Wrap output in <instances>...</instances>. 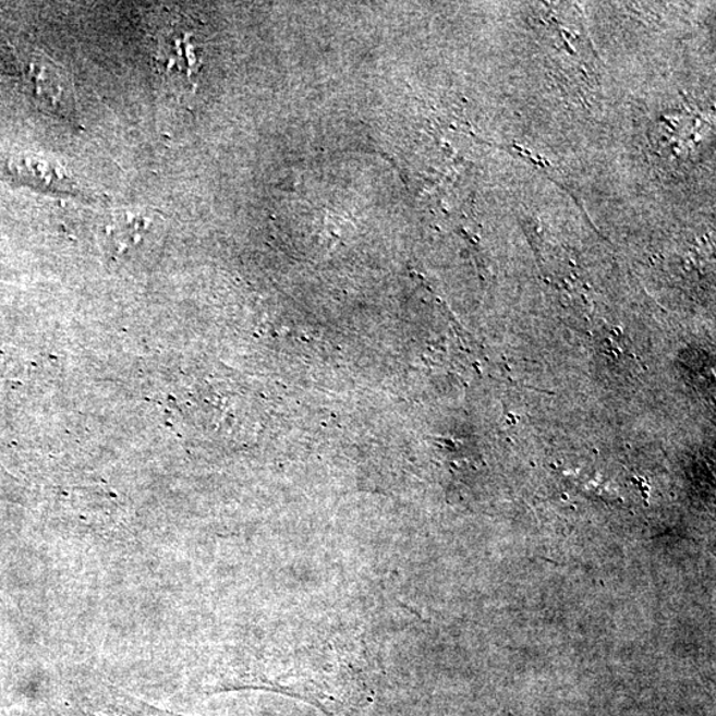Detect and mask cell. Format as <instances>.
Masks as SVG:
<instances>
[{
  "mask_svg": "<svg viewBox=\"0 0 716 716\" xmlns=\"http://www.w3.org/2000/svg\"><path fill=\"white\" fill-rule=\"evenodd\" d=\"M10 173L22 183L36 189L61 190L71 186V179L58 162L40 156H20L12 158L9 165Z\"/></svg>",
  "mask_w": 716,
  "mask_h": 716,
  "instance_id": "cell-1",
  "label": "cell"
}]
</instances>
